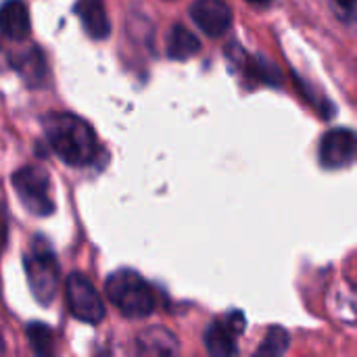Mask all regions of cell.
<instances>
[{"instance_id": "obj_1", "label": "cell", "mask_w": 357, "mask_h": 357, "mask_svg": "<svg viewBox=\"0 0 357 357\" xmlns=\"http://www.w3.org/2000/svg\"><path fill=\"white\" fill-rule=\"evenodd\" d=\"M44 134L50 149L67 165H86L98 151L90 123L71 113H50L44 119Z\"/></svg>"}, {"instance_id": "obj_2", "label": "cell", "mask_w": 357, "mask_h": 357, "mask_svg": "<svg viewBox=\"0 0 357 357\" xmlns=\"http://www.w3.org/2000/svg\"><path fill=\"white\" fill-rule=\"evenodd\" d=\"M105 291L109 301L126 316L134 320L149 318L155 312V295L151 284L134 270H117L107 282Z\"/></svg>"}, {"instance_id": "obj_3", "label": "cell", "mask_w": 357, "mask_h": 357, "mask_svg": "<svg viewBox=\"0 0 357 357\" xmlns=\"http://www.w3.org/2000/svg\"><path fill=\"white\" fill-rule=\"evenodd\" d=\"M25 274L38 303L48 305L59 287V264L52 249L44 243H36V247H31V251L25 255Z\"/></svg>"}, {"instance_id": "obj_4", "label": "cell", "mask_w": 357, "mask_h": 357, "mask_svg": "<svg viewBox=\"0 0 357 357\" xmlns=\"http://www.w3.org/2000/svg\"><path fill=\"white\" fill-rule=\"evenodd\" d=\"M13 186L23 207L33 215H50L54 211L52 182L42 167L25 165L15 172Z\"/></svg>"}, {"instance_id": "obj_5", "label": "cell", "mask_w": 357, "mask_h": 357, "mask_svg": "<svg viewBox=\"0 0 357 357\" xmlns=\"http://www.w3.org/2000/svg\"><path fill=\"white\" fill-rule=\"evenodd\" d=\"M65 301L69 314L84 324H100L105 318V303L94 284L79 272H73L65 280Z\"/></svg>"}, {"instance_id": "obj_6", "label": "cell", "mask_w": 357, "mask_h": 357, "mask_svg": "<svg viewBox=\"0 0 357 357\" xmlns=\"http://www.w3.org/2000/svg\"><path fill=\"white\" fill-rule=\"evenodd\" d=\"M320 163L328 169H343L357 163V132L347 128L326 132L320 142Z\"/></svg>"}, {"instance_id": "obj_7", "label": "cell", "mask_w": 357, "mask_h": 357, "mask_svg": "<svg viewBox=\"0 0 357 357\" xmlns=\"http://www.w3.org/2000/svg\"><path fill=\"white\" fill-rule=\"evenodd\" d=\"M243 331H245V318L238 312L228 314L224 320L211 322L209 328L205 331V347H207V351L211 356L218 357L234 356L238 351L236 339H238V335Z\"/></svg>"}, {"instance_id": "obj_8", "label": "cell", "mask_w": 357, "mask_h": 357, "mask_svg": "<svg viewBox=\"0 0 357 357\" xmlns=\"http://www.w3.org/2000/svg\"><path fill=\"white\" fill-rule=\"evenodd\" d=\"M190 17L211 38L224 36L232 25V10L224 0H195Z\"/></svg>"}, {"instance_id": "obj_9", "label": "cell", "mask_w": 357, "mask_h": 357, "mask_svg": "<svg viewBox=\"0 0 357 357\" xmlns=\"http://www.w3.org/2000/svg\"><path fill=\"white\" fill-rule=\"evenodd\" d=\"M29 13L23 0H6L2 6V31L8 40L19 42L29 36Z\"/></svg>"}, {"instance_id": "obj_10", "label": "cell", "mask_w": 357, "mask_h": 357, "mask_svg": "<svg viewBox=\"0 0 357 357\" xmlns=\"http://www.w3.org/2000/svg\"><path fill=\"white\" fill-rule=\"evenodd\" d=\"M75 13L79 15L86 31L96 38V40H102L109 36L111 31V25H109V17L105 13V6L100 0H79L77 6H75Z\"/></svg>"}, {"instance_id": "obj_11", "label": "cell", "mask_w": 357, "mask_h": 357, "mask_svg": "<svg viewBox=\"0 0 357 357\" xmlns=\"http://www.w3.org/2000/svg\"><path fill=\"white\" fill-rule=\"evenodd\" d=\"M138 351L144 356H176L178 341L165 328H146L138 335Z\"/></svg>"}, {"instance_id": "obj_12", "label": "cell", "mask_w": 357, "mask_h": 357, "mask_svg": "<svg viewBox=\"0 0 357 357\" xmlns=\"http://www.w3.org/2000/svg\"><path fill=\"white\" fill-rule=\"evenodd\" d=\"M201 50V42L199 38L186 29L184 25H174L169 29V38H167V54L176 61L182 59H190L192 54H197Z\"/></svg>"}, {"instance_id": "obj_13", "label": "cell", "mask_w": 357, "mask_h": 357, "mask_svg": "<svg viewBox=\"0 0 357 357\" xmlns=\"http://www.w3.org/2000/svg\"><path fill=\"white\" fill-rule=\"evenodd\" d=\"M27 341L31 345V349L38 356H50L54 351V341H52V333L48 326H44L42 322H31L27 326Z\"/></svg>"}, {"instance_id": "obj_14", "label": "cell", "mask_w": 357, "mask_h": 357, "mask_svg": "<svg viewBox=\"0 0 357 357\" xmlns=\"http://www.w3.org/2000/svg\"><path fill=\"white\" fill-rule=\"evenodd\" d=\"M289 349V333L280 326H274L268 331L264 343L259 345V356H282Z\"/></svg>"}, {"instance_id": "obj_15", "label": "cell", "mask_w": 357, "mask_h": 357, "mask_svg": "<svg viewBox=\"0 0 357 357\" xmlns=\"http://www.w3.org/2000/svg\"><path fill=\"white\" fill-rule=\"evenodd\" d=\"M333 8L341 21L357 27V0H333Z\"/></svg>"}, {"instance_id": "obj_16", "label": "cell", "mask_w": 357, "mask_h": 357, "mask_svg": "<svg viewBox=\"0 0 357 357\" xmlns=\"http://www.w3.org/2000/svg\"><path fill=\"white\" fill-rule=\"evenodd\" d=\"M247 2H251V4H259V6H266V4H270L272 0H247Z\"/></svg>"}]
</instances>
